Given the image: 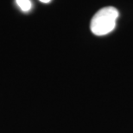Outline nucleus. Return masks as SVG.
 Masks as SVG:
<instances>
[{
    "label": "nucleus",
    "mask_w": 133,
    "mask_h": 133,
    "mask_svg": "<svg viewBox=\"0 0 133 133\" xmlns=\"http://www.w3.org/2000/svg\"><path fill=\"white\" fill-rule=\"evenodd\" d=\"M40 1L42 2V3H44V4H48V3H49L51 0H40Z\"/></svg>",
    "instance_id": "obj_3"
},
{
    "label": "nucleus",
    "mask_w": 133,
    "mask_h": 133,
    "mask_svg": "<svg viewBox=\"0 0 133 133\" xmlns=\"http://www.w3.org/2000/svg\"><path fill=\"white\" fill-rule=\"evenodd\" d=\"M16 4L20 8L21 10L24 12H28L31 10L32 7V4H31L30 0H16Z\"/></svg>",
    "instance_id": "obj_2"
},
{
    "label": "nucleus",
    "mask_w": 133,
    "mask_h": 133,
    "mask_svg": "<svg viewBox=\"0 0 133 133\" xmlns=\"http://www.w3.org/2000/svg\"><path fill=\"white\" fill-rule=\"evenodd\" d=\"M118 17V11L114 7H105L100 9L91 20L90 29L93 35L102 36L114 30Z\"/></svg>",
    "instance_id": "obj_1"
}]
</instances>
